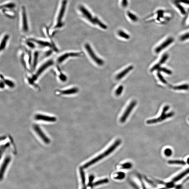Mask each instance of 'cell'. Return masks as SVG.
<instances>
[{
  "mask_svg": "<svg viewBox=\"0 0 189 189\" xmlns=\"http://www.w3.org/2000/svg\"><path fill=\"white\" fill-rule=\"evenodd\" d=\"M121 141L120 139H117L114 143L112 145H111L109 148L99 156H97L95 158L92 159L91 160L89 161L87 163L85 164L83 166V169H87L90 166L93 165V164L96 163L97 162H99L101 159L104 158V157L109 155V154L113 152L115 149L119 146L121 143Z\"/></svg>",
  "mask_w": 189,
  "mask_h": 189,
  "instance_id": "obj_1",
  "label": "cell"
},
{
  "mask_svg": "<svg viewBox=\"0 0 189 189\" xmlns=\"http://www.w3.org/2000/svg\"><path fill=\"white\" fill-rule=\"evenodd\" d=\"M55 62L53 59H48L38 67H37L31 77H29L30 79L34 83L38 79L39 77L46 71L48 69L54 65Z\"/></svg>",
  "mask_w": 189,
  "mask_h": 189,
  "instance_id": "obj_2",
  "label": "cell"
},
{
  "mask_svg": "<svg viewBox=\"0 0 189 189\" xmlns=\"http://www.w3.org/2000/svg\"><path fill=\"white\" fill-rule=\"evenodd\" d=\"M169 109H170V106H165L162 109L160 116L157 118L148 120L147 121V123L149 124H156V123L162 122L165 120L172 117L175 115V113L173 112L167 113V112L169 111Z\"/></svg>",
  "mask_w": 189,
  "mask_h": 189,
  "instance_id": "obj_3",
  "label": "cell"
},
{
  "mask_svg": "<svg viewBox=\"0 0 189 189\" xmlns=\"http://www.w3.org/2000/svg\"><path fill=\"white\" fill-rule=\"evenodd\" d=\"M81 53L78 52H65L62 53L57 57L56 62L59 65L65 63V61L72 57H76L80 56L81 55Z\"/></svg>",
  "mask_w": 189,
  "mask_h": 189,
  "instance_id": "obj_4",
  "label": "cell"
},
{
  "mask_svg": "<svg viewBox=\"0 0 189 189\" xmlns=\"http://www.w3.org/2000/svg\"><path fill=\"white\" fill-rule=\"evenodd\" d=\"M67 2V0H63L62 1L60 11L57 16V24L55 27V29L60 28L63 25L62 20L66 9Z\"/></svg>",
  "mask_w": 189,
  "mask_h": 189,
  "instance_id": "obj_5",
  "label": "cell"
},
{
  "mask_svg": "<svg viewBox=\"0 0 189 189\" xmlns=\"http://www.w3.org/2000/svg\"><path fill=\"white\" fill-rule=\"evenodd\" d=\"M78 89L77 87L66 89H59L55 90V94L58 96H67L75 94L78 93Z\"/></svg>",
  "mask_w": 189,
  "mask_h": 189,
  "instance_id": "obj_6",
  "label": "cell"
},
{
  "mask_svg": "<svg viewBox=\"0 0 189 189\" xmlns=\"http://www.w3.org/2000/svg\"><path fill=\"white\" fill-rule=\"evenodd\" d=\"M85 47L90 57L98 65L100 66L103 65V64H104V61L102 59L97 57L89 44H85Z\"/></svg>",
  "mask_w": 189,
  "mask_h": 189,
  "instance_id": "obj_7",
  "label": "cell"
},
{
  "mask_svg": "<svg viewBox=\"0 0 189 189\" xmlns=\"http://www.w3.org/2000/svg\"><path fill=\"white\" fill-rule=\"evenodd\" d=\"M33 129L39 137L46 144H50V141L49 138L46 135L45 133L41 128L37 125H34L33 126Z\"/></svg>",
  "mask_w": 189,
  "mask_h": 189,
  "instance_id": "obj_8",
  "label": "cell"
},
{
  "mask_svg": "<svg viewBox=\"0 0 189 189\" xmlns=\"http://www.w3.org/2000/svg\"><path fill=\"white\" fill-rule=\"evenodd\" d=\"M136 104H137V102L136 101H133L131 102L130 104L126 108L125 111H124V113L121 117L120 121L121 123H123L125 122L128 116L130 114L131 112L134 109Z\"/></svg>",
  "mask_w": 189,
  "mask_h": 189,
  "instance_id": "obj_9",
  "label": "cell"
},
{
  "mask_svg": "<svg viewBox=\"0 0 189 189\" xmlns=\"http://www.w3.org/2000/svg\"><path fill=\"white\" fill-rule=\"evenodd\" d=\"M36 120L45 121L49 123H53L57 121V118L55 117L46 115L42 114H37L34 116Z\"/></svg>",
  "mask_w": 189,
  "mask_h": 189,
  "instance_id": "obj_10",
  "label": "cell"
},
{
  "mask_svg": "<svg viewBox=\"0 0 189 189\" xmlns=\"http://www.w3.org/2000/svg\"><path fill=\"white\" fill-rule=\"evenodd\" d=\"M21 15L22 19V30L23 32L27 33L28 32L29 28L26 9L24 6H22L21 9Z\"/></svg>",
  "mask_w": 189,
  "mask_h": 189,
  "instance_id": "obj_11",
  "label": "cell"
},
{
  "mask_svg": "<svg viewBox=\"0 0 189 189\" xmlns=\"http://www.w3.org/2000/svg\"><path fill=\"white\" fill-rule=\"evenodd\" d=\"M174 39L173 38L170 37L167 39L166 40L164 41L162 44L157 47L155 49L156 53H158L160 52L162 50L165 49L166 48L168 47L170 44L174 42Z\"/></svg>",
  "mask_w": 189,
  "mask_h": 189,
  "instance_id": "obj_12",
  "label": "cell"
},
{
  "mask_svg": "<svg viewBox=\"0 0 189 189\" xmlns=\"http://www.w3.org/2000/svg\"><path fill=\"white\" fill-rule=\"evenodd\" d=\"M11 160V157L10 156H8L5 158L4 161H3L2 165L1 166V173H0L1 174L0 178H1V180H2L3 178L5 171L8 165L10 162Z\"/></svg>",
  "mask_w": 189,
  "mask_h": 189,
  "instance_id": "obj_13",
  "label": "cell"
},
{
  "mask_svg": "<svg viewBox=\"0 0 189 189\" xmlns=\"http://www.w3.org/2000/svg\"><path fill=\"white\" fill-rule=\"evenodd\" d=\"M79 9L81 12L83 14V15L87 19L92 23L95 24L94 18H93L92 16L87 9L83 6H80Z\"/></svg>",
  "mask_w": 189,
  "mask_h": 189,
  "instance_id": "obj_14",
  "label": "cell"
},
{
  "mask_svg": "<svg viewBox=\"0 0 189 189\" xmlns=\"http://www.w3.org/2000/svg\"><path fill=\"white\" fill-rule=\"evenodd\" d=\"M57 67L55 70L57 78L59 81L61 83H65L68 79V78L67 75L60 70L58 66H57Z\"/></svg>",
  "mask_w": 189,
  "mask_h": 189,
  "instance_id": "obj_15",
  "label": "cell"
},
{
  "mask_svg": "<svg viewBox=\"0 0 189 189\" xmlns=\"http://www.w3.org/2000/svg\"><path fill=\"white\" fill-rule=\"evenodd\" d=\"M39 56V52L38 51H35L32 57V71H35L37 68Z\"/></svg>",
  "mask_w": 189,
  "mask_h": 189,
  "instance_id": "obj_16",
  "label": "cell"
},
{
  "mask_svg": "<svg viewBox=\"0 0 189 189\" xmlns=\"http://www.w3.org/2000/svg\"><path fill=\"white\" fill-rule=\"evenodd\" d=\"M1 80H2L5 83L6 87L10 89H14L16 86V84L14 81L10 79L5 78L4 75L1 74Z\"/></svg>",
  "mask_w": 189,
  "mask_h": 189,
  "instance_id": "obj_17",
  "label": "cell"
},
{
  "mask_svg": "<svg viewBox=\"0 0 189 189\" xmlns=\"http://www.w3.org/2000/svg\"><path fill=\"white\" fill-rule=\"evenodd\" d=\"M168 57L169 55L168 54H164V55L162 57V58H161L160 61H159L158 63L156 64V65H154V66L152 67V68L151 69V72H152L156 70H158L159 68H160V66L162 65V64L165 63L167 59H168Z\"/></svg>",
  "mask_w": 189,
  "mask_h": 189,
  "instance_id": "obj_18",
  "label": "cell"
},
{
  "mask_svg": "<svg viewBox=\"0 0 189 189\" xmlns=\"http://www.w3.org/2000/svg\"><path fill=\"white\" fill-rule=\"evenodd\" d=\"M189 173V168L187 169L186 170L184 171L181 172L179 175H177L173 178L172 181L173 183H175L180 180L182 179L184 177L186 176Z\"/></svg>",
  "mask_w": 189,
  "mask_h": 189,
  "instance_id": "obj_19",
  "label": "cell"
},
{
  "mask_svg": "<svg viewBox=\"0 0 189 189\" xmlns=\"http://www.w3.org/2000/svg\"><path fill=\"white\" fill-rule=\"evenodd\" d=\"M134 69V67L132 66H130L127 67V68L125 69L124 70L121 71L120 73L118 74L117 75L116 79L118 80L121 79L123 77L125 76V75L127 74L131 70H132Z\"/></svg>",
  "mask_w": 189,
  "mask_h": 189,
  "instance_id": "obj_20",
  "label": "cell"
},
{
  "mask_svg": "<svg viewBox=\"0 0 189 189\" xmlns=\"http://www.w3.org/2000/svg\"><path fill=\"white\" fill-rule=\"evenodd\" d=\"M9 35L8 34H6L3 36L1 42L0 50L1 52L4 51L6 49L7 46L8 41L9 39Z\"/></svg>",
  "mask_w": 189,
  "mask_h": 189,
  "instance_id": "obj_21",
  "label": "cell"
},
{
  "mask_svg": "<svg viewBox=\"0 0 189 189\" xmlns=\"http://www.w3.org/2000/svg\"><path fill=\"white\" fill-rule=\"evenodd\" d=\"M168 164L170 165H186V162L184 161L181 160H171L168 162Z\"/></svg>",
  "mask_w": 189,
  "mask_h": 189,
  "instance_id": "obj_22",
  "label": "cell"
},
{
  "mask_svg": "<svg viewBox=\"0 0 189 189\" xmlns=\"http://www.w3.org/2000/svg\"><path fill=\"white\" fill-rule=\"evenodd\" d=\"M16 5L13 3H8L1 6V9H12L16 7Z\"/></svg>",
  "mask_w": 189,
  "mask_h": 189,
  "instance_id": "obj_23",
  "label": "cell"
},
{
  "mask_svg": "<svg viewBox=\"0 0 189 189\" xmlns=\"http://www.w3.org/2000/svg\"><path fill=\"white\" fill-rule=\"evenodd\" d=\"M173 89L175 90H188L189 89V85L185 84L179 85L174 87Z\"/></svg>",
  "mask_w": 189,
  "mask_h": 189,
  "instance_id": "obj_24",
  "label": "cell"
},
{
  "mask_svg": "<svg viewBox=\"0 0 189 189\" xmlns=\"http://www.w3.org/2000/svg\"><path fill=\"white\" fill-rule=\"evenodd\" d=\"M108 182H109V180L108 179H103L98 180L94 182V183L93 184L91 187L97 186L103 184L107 183Z\"/></svg>",
  "mask_w": 189,
  "mask_h": 189,
  "instance_id": "obj_25",
  "label": "cell"
},
{
  "mask_svg": "<svg viewBox=\"0 0 189 189\" xmlns=\"http://www.w3.org/2000/svg\"><path fill=\"white\" fill-rule=\"evenodd\" d=\"M95 21V24H98L100 27H101L102 29H107V27L101 21L99 20V19H98L97 17L94 18Z\"/></svg>",
  "mask_w": 189,
  "mask_h": 189,
  "instance_id": "obj_26",
  "label": "cell"
},
{
  "mask_svg": "<svg viewBox=\"0 0 189 189\" xmlns=\"http://www.w3.org/2000/svg\"><path fill=\"white\" fill-rule=\"evenodd\" d=\"M175 4L176 6L179 10L180 11V12L182 14L185 15L186 14V12L185 10L184 9L183 6H182L181 5H180L179 3L177 2V1L175 3Z\"/></svg>",
  "mask_w": 189,
  "mask_h": 189,
  "instance_id": "obj_27",
  "label": "cell"
},
{
  "mask_svg": "<svg viewBox=\"0 0 189 189\" xmlns=\"http://www.w3.org/2000/svg\"><path fill=\"white\" fill-rule=\"evenodd\" d=\"M80 173L82 183H83V185H85V172H84L83 168L80 169Z\"/></svg>",
  "mask_w": 189,
  "mask_h": 189,
  "instance_id": "obj_28",
  "label": "cell"
},
{
  "mask_svg": "<svg viewBox=\"0 0 189 189\" xmlns=\"http://www.w3.org/2000/svg\"><path fill=\"white\" fill-rule=\"evenodd\" d=\"M118 34L120 37L126 39H129L130 36L122 31H119L118 32Z\"/></svg>",
  "mask_w": 189,
  "mask_h": 189,
  "instance_id": "obj_29",
  "label": "cell"
},
{
  "mask_svg": "<svg viewBox=\"0 0 189 189\" xmlns=\"http://www.w3.org/2000/svg\"><path fill=\"white\" fill-rule=\"evenodd\" d=\"M127 15L128 17L131 19V20L134 21V22L138 20V18L137 16L130 12L128 11L127 12Z\"/></svg>",
  "mask_w": 189,
  "mask_h": 189,
  "instance_id": "obj_30",
  "label": "cell"
},
{
  "mask_svg": "<svg viewBox=\"0 0 189 189\" xmlns=\"http://www.w3.org/2000/svg\"><path fill=\"white\" fill-rule=\"evenodd\" d=\"M125 174L124 173L119 172L118 173L116 177H115V178L117 180H122L125 178Z\"/></svg>",
  "mask_w": 189,
  "mask_h": 189,
  "instance_id": "obj_31",
  "label": "cell"
},
{
  "mask_svg": "<svg viewBox=\"0 0 189 189\" xmlns=\"http://www.w3.org/2000/svg\"><path fill=\"white\" fill-rule=\"evenodd\" d=\"M164 154L167 157H170L171 156L172 153V150L170 148H166L164 150Z\"/></svg>",
  "mask_w": 189,
  "mask_h": 189,
  "instance_id": "obj_32",
  "label": "cell"
},
{
  "mask_svg": "<svg viewBox=\"0 0 189 189\" xmlns=\"http://www.w3.org/2000/svg\"><path fill=\"white\" fill-rule=\"evenodd\" d=\"M123 89H124V87L123 85H120L116 91L115 94L116 96H119L121 95L122 93Z\"/></svg>",
  "mask_w": 189,
  "mask_h": 189,
  "instance_id": "obj_33",
  "label": "cell"
},
{
  "mask_svg": "<svg viewBox=\"0 0 189 189\" xmlns=\"http://www.w3.org/2000/svg\"><path fill=\"white\" fill-rule=\"evenodd\" d=\"M132 164L130 162H126L121 165V168L124 169H130L132 167Z\"/></svg>",
  "mask_w": 189,
  "mask_h": 189,
  "instance_id": "obj_34",
  "label": "cell"
},
{
  "mask_svg": "<svg viewBox=\"0 0 189 189\" xmlns=\"http://www.w3.org/2000/svg\"><path fill=\"white\" fill-rule=\"evenodd\" d=\"M158 70H159V71L163 72L164 73L167 74L171 75L172 73V72L171 70L166 68H161L160 67Z\"/></svg>",
  "mask_w": 189,
  "mask_h": 189,
  "instance_id": "obj_35",
  "label": "cell"
},
{
  "mask_svg": "<svg viewBox=\"0 0 189 189\" xmlns=\"http://www.w3.org/2000/svg\"><path fill=\"white\" fill-rule=\"evenodd\" d=\"M189 39V32L183 34L180 37V40L181 41L186 40Z\"/></svg>",
  "mask_w": 189,
  "mask_h": 189,
  "instance_id": "obj_36",
  "label": "cell"
},
{
  "mask_svg": "<svg viewBox=\"0 0 189 189\" xmlns=\"http://www.w3.org/2000/svg\"><path fill=\"white\" fill-rule=\"evenodd\" d=\"M94 179V176L93 175H90L89 178V182L88 183V186L91 187L93 185V182Z\"/></svg>",
  "mask_w": 189,
  "mask_h": 189,
  "instance_id": "obj_37",
  "label": "cell"
},
{
  "mask_svg": "<svg viewBox=\"0 0 189 189\" xmlns=\"http://www.w3.org/2000/svg\"><path fill=\"white\" fill-rule=\"evenodd\" d=\"M157 76L158 77V78L162 83H163L164 84H166L167 83V82L166 81V80L164 79V77L162 76V75H161V74L158 72L157 73Z\"/></svg>",
  "mask_w": 189,
  "mask_h": 189,
  "instance_id": "obj_38",
  "label": "cell"
},
{
  "mask_svg": "<svg viewBox=\"0 0 189 189\" xmlns=\"http://www.w3.org/2000/svg\"><path fill=\"white\" fill-rule=\"evenodd\" d=\"M138 177H139V179L140 181L141 182V186H142L143 189H147L143 181L142 177H141V176H140L139 175H138Z\"/></svg>",
  "mask_w": 189,
  "mask_h": 189,
  "instance_id": "obj_39",
  "label": "cell"
},
{
  "mask_svg": "<svg viewBox=\"0 0 189 189\" xmlns=\"http://www.w3.org/2000/svg\"><path fill=\"white\" fill-rule=\"evenodd\" d=\"M128 5V0H122V2H121V5L123 7L126 8L127 7Z\"/></svg>",
  "mask_w": 189,
  "mask_h": 189,
  "instance_id": "obj_40",
  "label": "cell"
},
{
  "mask_svg": "<svg viewBox=\"0 0 189 189\" xmlns=\"http://www.w3.org/2000/svg\"><path fill=\"white\" fill-rule=\"evenodd\" d=\"M145 179L146 181H147L148 183L149 184L152 186H155V184H154V182L148 179H147V177H145Z\"/></svg>",
  "mask_w": 189,
  "mask_h": 189,
  "instance_id": "obj_41",
  "label": "cell"
},
{
  "mask_svg": "<svg viewBox=\"0 0 189 189\" xmlns=\"http://www.w3.org/2000/svg\"><path fill=\"white\" fill-rule=\"evenodd\" d=\"M0 87H1V89H4L6 87V85H5L4 82L1 80V85H0Z\"/></svg>",
  "mask_w": 189,
  "mask_h": 189,
  "instance_id": "obj_42",
  "label": "cell"
},
{
  "mask_svg": "<svg viewBox=\"0 0 189 189\" xmlns=\"http://www.w3.org/2000/svg\"><path fill=\"white\" fill-rule=\"evenodd\" d=\"M131 185L132 186L134 187L135 189H139V187L137 186L133 182H130Z\"/></svg>",
  "mask_w": 189,
  "mask_h": 189,
  "instance_id": "obj_43",
  "label": "cell"
},
{
  "mask_svg": "<svg viewBox=\"0 0 189 189\" xmlns=\"http://www.w3.org/2000/svg\"><path fill=\"white\" fill-rule=\"evenodd\" d=\"M179 1L184 4L189 5V0H179Z\"/></svg>",
  "mask_w": 189,
  "mask_h": 189,
  "instance_id": "obj_44",
  "label": "cell"
},
{
  "mask_svg": "<svg viewBox=\"0 0 189 189\" xmlns=\"http://www.w3.org/2000/svg\"><path fill=\"white\" fill-rule=\"evenodd\" d=\"M189 181V176L188 177H186V178L184 180L182 183H185V182H187V181Z\"/></svg>",
  "mask_w": 189,
  "mask_h": 189,
  "instance_id": "obj_45",
  "label": "cell"
},
{
  "mask_svg": "<svg viewBox=\"0 0 189 189\" xmlns=\"http://www.w3.org/2000/svg\"><path fill=\"white\" fill-rule=\"evenodd\" d=\"M182 186L181 185H179L177 186L176 187V189H180L182 188Z\"/></svg>",
  "mask_w": 189,
  "mask_h": 189,
  "instance_id": "obj_46",
  "label": "cell"
},
{
  "mask_svg": "<svg viewBox=\"0 0 189 189\" xmlns=\"http://www.w3.org/2000/svg\"><path fill=\"white\" fill-rule=\"evenodd\" d=\"M187 163L188 164H189V157L188 158H187Z\"/></svg>",
  "mask_w": 189,
  "mask_h": 189,
  "instance_id": "obj_47",
  "label": "cell"
},
{
  "mask_svg": "<svg viewBox=\"0 0 189 189\" xmlns=\"http://www.w3.org/2000/svg\"><path fill=\"white\" fill-rule=\"evenodd\" d=\"M159 189H168V188H167L166 187H162V188H161Z\"/></svg>",
  "mask_w": 189,
  "mask_h": 189,
  "instance_id": "obj_48",
  "label": "cell"
},
{
  "mask_svg": "<svg viewBox=\"0 0 189 189\" xmlns=\"http://www.w3.org/2000/svg\"><path fill=\"white\" fill-rule=\"evenodd\" d=\"M82 189H86V188H85V187H83V188Z\"/></svg>",
  "mask_w": 189,
  "mask_h": 189,
  "instance_id": "obj_49",
  "label": "cell"
},
{
  "mask_svg": "<svg viewBox=\"0 0 189 189\" xmlns=\"http://www.w3.org/2000/svg\"></svg>",
  "mask_w": 189,
  "mask_h": 189,
  "instance_id": "obj_50",
  "label": "cell"
}]
</instances>
